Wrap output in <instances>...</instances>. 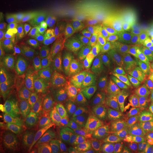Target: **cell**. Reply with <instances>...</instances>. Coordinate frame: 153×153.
Listing matches in <instances>:
<instances>
[{
  "label": "cell",
  "mask_w": 153,
  "mask_h": 153,
  "mask_svg": "<svg viewBox=\"0 0 153 153\" xmlns=\"http://www.w3.org/2000/svg\"><path fill=\"white\" fill-rule=\"evenodd\" d=\"M142 44L133 34L120 35L111 47L83 66L91 75L100 80L112 78L120 74L122 69L135 59Z\"/></svg>",
  "instance_id": "cell-1"
},
{
  "label": "cell",
  "mask_w": 153,
  "mask_h": 153,
  "mask_svg": "<svg viewBox=\"0 0 153 153\" xmlns=\"http://www.w3.org/2000/svg\"><path fill=\"white\" fill-rule=\"evenodd\" d=\"M46 111L30 116H14L4 126L11 146L19 153L40 152L41 140L44 134Z\"/></svg>",
  "instance_id": "cell-2"
},
{
  "label": "cell",
  "mask_w": 153,
  "mask_h": 153,
  "mask_svg": "<svg viewBox=\"0 0 153 153\" xmlns=\"http://www.w3.org/2000/svg\"><path fill=\"white\" fill-rule=\"evenodd\" d=\"M49 84L52 88V97L47 105V118L54 123L70 113L76 103L71 75L66 69L55 71Z\"/></svg>",
  "instance_id": "cell-3"
},
{
  "label": "cell",
  "mask_w": 153,
  "mask_h": 153,
  "mask_svg": "<svg viewBox=\"0 0 153 153\" xmlns=\"http://www.w3.org/2000/svg\"><path fill=\"white\" fill-rule=\"evenodd\" d=\"M22 76L21 71L14 66L1 67L0 70V89L17 88Z\"/></svg>",
  "instance_id": "cell-19"
},
{
  "label": "cell",
  "mask_w": 153,
  "mask_h": 153,
  "mask_svg": "<svg viewBox=\"0 0 153 153\" xmlns=\"http://www.w3.org/2000/svg\"><path fill=\"white\" fill-rule=\"evenodd\" d=\"M135 116H143L153 111V85L142 88L134 98Z\"/></svg>",
  "instance_id": "cell-16"
},
{
  "label": "cell",
  "mask_w": 153,
  "mask_h": 153,
  "mask_svg": "<svg viewBox=\"0 0 153 153\" xmlns=\"http://www.w3.org/2000/svg\"><path fill=\"white\" fill-rule=\"evenodd\" d=\"M152 150L150 143L143 137L134 136L123 141L119 153H152Z\"/></svg>",
  "instance_id": "cell-18"
},
{
  "label": "cell",
  "mask_w": 153,
  "mask_h": 153,
  "mask_svg": "<svg viewBox=\"0 0 153 153\" xmlns=\"http://www.w3.org/2000/svg\"><path fill=\"white\" fill-rule=\"evenodd\" d=\"M80 37L58 38L45 41H38L39 46L49 57L55 70L61 69L62 64L76 48Z\"/></svg>",
  "instance_id": "cell-7"
},
{
  "label": "cell",
  "mask_w": 153,
  "mask_h": 153,
  "mask_svg": "<svg viewBox=\"0 0 153 153\" xmlns=\"http://www.w3.org/2000/svg\"><path fill=\"white\" fill-rule=\"evenodd\" d=\"M70 75L76 103L80 104L94 86V78L90 73L80 69L71 70Z\"/></svg>",
  "instance_id": "cell-11"
},
{
  "label": "cell",
  "mask_w": 153,
  "mask_h": 153,
  "mask_svg": "<svg viewBox=\"0 0 153 153\" xmlns=\"http://www.w3.org/2000/svg\"><path fill=\"white\" fill-rule=\"evenodd\" d=\"M118 101L115 94L112 78H110L95 83L86 98L84 106L101 115Z\"/></svg>",
  "instance_id": "cell-6"
},
{
  "label": "cell",
  "mask_w": 153,
  "mask_h": 153,
  "mask_svg": "<svg viewBox=\"0 0 153 153\" xmlns=\"http://www.w3.org/2000/svg\"><path fill=\"white\" fill-rule=\"evenodd\" d=\"M51 97L52 88L50 84L25 88L19 94V98L34 105H47Z\"/></svg>",
  "instance_id": "cell-12"
},
{
  "label": "cell",
  "mask_w": 153,
  "mask_h": 153,
  "mask_svg": "<svg viewBox=\"0 0 153 153\" xmlns=\"http://www.w3.org/2000/svg\"><path fill=\"white\" fill-rule=\"evenodd\" d=\"M18 96L17 88L0 89V124H6L12 117V109Z\"/></svg>",
  "instance_id": "cell-15"
},
{
  "label": "cell",
  "mask_w": 153,
  "mask_h": 153,
  "mask_svg": "<svg viewBox=\"0 0 153 153\" xmlns=\"http://www.w3.org/2000/svg\"><path fill=\"white\" fill-rule=\"evenodd\" d=\"M0 153H13V147L5 134L4 126L0 125Z\"/></svg>",
  "instance_id": "cell-24"
},
{
  "label": "cell",
  "mask_w": 153,
  "mask_h": 153,
  "mask_svg": "<svg viewBox=\"0 0 153 153\" xmlns=\"http://www.w3.org/2000/svg\"><path fill=\"white\" fill-rule=\"evenodd\" d=\"M49 67H38L28 70L22 76L20 87L22 89L32 86L49 84L55 71Z\"/></svg>",
  "instance_id": "cell-13"
},
{
  "label": "cell",
  "mask_w": 153,
  "mask_h": 153,
  "mask_svg": "<svg viewBox=\"0 0 153 153\" xmlns=\"http://www.w3.org/2000/svg\"><path fill=\"white\" fill-rule=\"evenodd\" d=\"M119 75L125 81L134 83V84H141L143 75L135 62L132 61L128 65H126L122 69Z\"/></svg>",
  "instance_id": "cell-22"
},
{
  "label": "cell",
  "mask_w": 153,
  "mask_h": 153,
  "mask_svg": "<svg viewBox=\"0 0 153 153\" xmlns=\"http://www.w3.org/2000/svg\"><path fill=\"white\" fill-rule=\"evenodd\" d=\"M121 34L100 33L80 37L76 48L68 55L61 69L84 64L103 54L116 43Z\"/></svg>",
  "instance_id": "cell-4"
},
{
  "label": "cell",
  "mask_w": 153,
  "mask_h": 153,
  "mask_svg": "<svg viewBox=\"0 0 153 153\" xmlns=\"http://www.w3.org/2000/svg\"><path fill=\"white\" fill-rule=\"evenodd\" d=\"M17 57L20 65L27 71L38 67H49L55 70L38 41L20 42L17 45Z\"/></svg>",
  "instance_id": "cell-8"
},
{
  "label": "cell",
  "mask_w": 153,
  "mask_h": 153,
  "mask_svg": "<svg viewBox=\"0 0 153 153\" xmlns=\"http://www.w3.org/2000/svg\"><path fill=\"white\" fill-rule=\"evenodd\" d=\"M63 153H106L103 148L73 133H62L59 137Z\"/></svg>",
  "instance_id": "cell-9"
},
{
  "label": "cell",
  "mask_w": 153,
  "mask_h": 153,
  "mask_svg": "<svg viewBox=\"0 0 153 153\" xmlns=\"http://www.w3.org/2000/svg\"><path fill=\"white\" fill-rule=\"evenodd\" d=\"M100 116L111 121L118 128H128L130 123L135 117V108L134 103L125 104L118 101Z\"/></svg>",
  "instance_id": "cell-10"
},
{
  "label": "cell",
  "mask_w": 153,
  "mask_h": 153,
  "mask_svg": "<svg viewBox=\"0 0 153 153\" xmlns=\"http://www.w3.org/2000/svg\"><path fill=\"white\" fill-rule=\"evenodd\" d=\"M40 153H63L59 138L49 134H44L41 140Z\"/></svg>",
  "instance_id": "cell-23"
},
{
  "label": "cell",
  "mask_w": 153,
  "mask_h": 153,
  "mask_svg": "<svg viewBox=\"0 0 153 153\" xmlns=\"http://www.w3.org/2000/svg\"><path fill=\"white\" fill-rule=\"evenodd\" d=\"M136 65L142 75H146L153 68V44H142L136 57Z\"/></svg>",
  "instance_id": "cell-20"
},
{
  "label": "cell",
  "mask_w": 153,
  "mask_h": 153,
  "mask_svg": "<svg viewBox=\"0 0 153 153\" xmlns=\"http://www.w3.org/2000/svg\"><path fill=\"white\" fill-rule=\"evenodd\" d=\"M134 136L144 137L153 132V111L143 116H135L128 126Z\"/></svg>",
  "instance_id": "cell-17"
},
{
  "label": "cell",
  "mask_w": 153,
  "mask_h": 153,
  "mask_svg": "<svg viewBox=\"0 0 153 153\" xmlns=\"http://www.w3.org/2000/svg\"><path fill=\"white\" fill-rule=\"evenodd\" d=\"M44 111L47 112V105H34L29 104L27 102L22 100L18 96L12 109V117L30 116V115L38 114Z\"/></svg>",
  "instance_id": "cell-21"
},
{
  "label": "cell",
  "mask_w": 153,
  "mask_h": 153,
  "mask_svg": "<svg viewBox=\"0 0 153 153\" xmlns=\"http://www.w3.org/2000/svg\"><path fill=\"white\" fill-rule=\"evenodd\" d=\"M8 41L5 38H1V64L4 63L6 60L10 59V48L8 46Z\"/></svg>",
  "instance_id": "cell-25"
},
{
  "label": "cell",
  "mask_w": 153,
  "mask_h": 153,
  "mask_svg": "<svg viewBox=\"0 0 153 153\" xmlns=\"http://www.w3.org/2000/svg\"><path fill=\"white\" fill-rule=\"evenodd\" d=\"M80 128L84 134L98 142L108 145L119 136L118 127L100 116H88L80 123Z\"/></svg>",
  "instance_id": "cell-5"
},
{
  "label": "cell",
  "mask_w": 153,
  "mask_h": 153,
  "mask_svg": "<svg viewBox=\"0 0 153 153\" xmlns=\"http://www.w3.org/2000/svg\"><path fill=\"white\" fill-rule=\"evenodd\" d=\"M112 81L115 94L118 100L125 104L133 103L138 94L137 92L141 87V84H134L125 81L121 77L119 74L113 76Z\"/></svg>",
  "instance_id": "cell-14"
},
{
  "label": "cell",
  "mask_w": 153,
  "mask_h": 153,
  "mask_svg": "<svg viewBox=\"0 0 153 153\" xmlns=\"http://www.w3.org/2000/svg\"><path fill=\"white\" fill-rule=\"evenodd\" d=\"M152 153H153V147H152Z\"/></svg>",
  "instance_id": "cell-27"
},
{
  "label": "cell",
  "mask_w": 153,
  "mask_h": 153,
  "mask_svg": "<svg viewBox=\"0 0 153 153\" xmlns=\"http://www.w3.org/2000/svg\"><path fill=\"white\" fill-rule=\"evenodd\" d=\"M143 79L148 83H153V68L148 73L143 76Z\"/></svg>",
  "instance_id": "cell-26"
}]
</instances>
